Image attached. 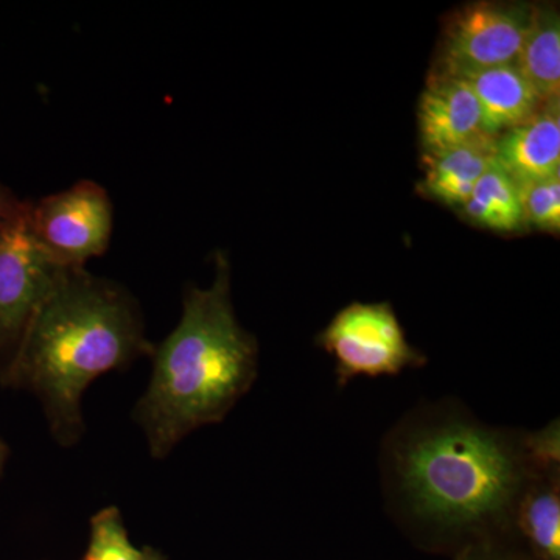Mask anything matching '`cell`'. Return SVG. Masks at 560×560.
Listing matches in <instances>:
<instances>
[{
  "label": "cell",
  "mask_w": 560,
  "mask_h": 560,
  "mask_svg": "<svg viewBox=\"0 0 560 560\" xmlns=\"http://www.w3.org/2000/svg\"><path fill=\"white\" fill-rule=\"evenodd\" d=\"M386 506L438 536L515 530L518 503L540 467L528 431L490 425L455 399L419 405L381 448Z\"/></svg>",
  "instance_id": "6da1fadb"
},
{
  "label": "cell",
  "mask_w": 560,
  "mask_h": 560,
  "mask_svg": "<svg viewBox=\"0 0 560 560\" xmlns=\"http://www.w3.org/2000/svg\"><path fill=\"white\" fill-rule=\"evenodd\" d=\"M138 301L86 268H66L40 302L0 382L38 397L62 447L84 433L83 396L108 372L151 357Z\"/></svg>",
  "instance_id": "7a4b0ae2"
},
{
  "label": "cell",
  "mask_w": 560,
  "mask_h": 560,
  "mask_svg": "<svg viewBox=\"0 0 560 560\" xmlns=\"http://www.w3.org/2000/svg\"><path fill=\"white\" fill-rule=\"evenodd\" d=\"M151 360L135 418L151 456L161 459L195 430L226 418L257 378L259 346L235 316L224 254L215 256L208 289L187 287L178 326L154 346Z\"/></svg>",
  "instance_id": "3957f363"
},
{
  "label": "cell",
  "mask_w": 560,
  "mask_h": 560,
  "mask_svg": "<svg viewBox=\"0 0 560 560\" xmlns=\"http://www.w3.org/2000/svg\"><path fill=\"white\" fill-rule=\"evenodd\" d=\"M316 342L334 357L340 386L352 378L397 375L427 363V357L407 340L388 302H352L334 316Z\"/></svg>",
  "instance_id": "277c9868"
},
{
  "label": "cell",
  "mask_w": 560,
  "mask_h": 560,
  "mask_svg": "<svg viewBox=\"0 0 560 560\" xmlns=\"http://www.w3.org/2000/svg\"><path fill=\"white\" fill-rule=\"evenodd\" d=\"M36 243L65 268H84L108 249L114 206L108 191L84 179L28 205L25 215Z\"/></svg>",
  "instance_id": "5b68a950"
},
{
  "label": "cell",
  "mask_w": 560,
  "mask_h": 560,
  "mask_svg": "<svg viewBox=\"0 0 560 560\" xmlns=\"http://www.w3.org/2000/svg\"><path fill=\"white\" fill-rule=\"evenodd\" d=\"M534 5L475 2L455 11L442 38L438 75L463 77L514 65L533 20Z\"/></svg>",
  "instance_id": "8992f818"
},
{
  "label": "cell",
  "mask_w": 560,
  "mask_h": 560,
  "mask_svg": "<svg viewBox=\"0 0 560 560\" xmlns=\"http://www.w3.org/2000/svg\"><path fill=\"white\" fill-rule=\"evenodd\" d=\"M65 270L32 237L25 219L0 228V378L40 302Z\"/></svg>",
  "instance_id": "52a82bcc"
},
{
  "label": "cell",
  "mask_w": 560,
  "mask_h": 560,
  "mask_svg": "<svg viewBox=\"0 0 560 560\" xmlns=\"http://www.w3.org/2000/svg\"><path fill=\"white\" fill-rule=\"evenodd\" d=\"M420 143L425 154L492 138L485 131L480 105L458 77L431 73L418 110Z\"/></svg>",
  "instance_id": "ba28073f"
},
{
  "label": "cell",
  "mask_w": 560,
  "mask_h": 560,
  "mask_svg": "<svg viewBox=\"0 0 560 560\" xmlns=\"http://www.w3.org/2000/svg\"><path fill=\"white\" fill-rule=\"evenodd\" d=\"M495 162L521 189L558 175L559 101L547 103L530 119L497 136Z\"/></svg>",
  "instance_id": "9c48e42d"
},
{
  "label": "cell",
  "mask_w": 560,
  "mask_h": 560,
  "mask_svg": "<svg viewBox=\"0 0 560 560\" xmlns=\"http://www.w3.org/2000/svg\"><path fill=\"white\" fill-rule=\"evenodd\" d=\"M458 79L469 84L480 105L485 131L492 138L530 119L544 106L515 62Z\"/></svg>",
  "instance_id": "30bf717a"
},
{
  "label": "cell",
  "mask_w": 560,
  "mask_h": 560,
  "mask_svg": "<svg viewBox=\"0 0 560 560\" xmlns=\"http://www.w3.org/2000/svg\"><path fill=\"white\" fill-rule=\"evenodd\" d=\"M422 191L431 200L460 209L481 176L495 162V138H486L441 153L423 154Z\"/></svg>",
  "instance_id": "8fae6325"
},
{
  "label": "cell",
  "mask_w": 560,
  "mask_h": 560,
  "mask_svg": "<svg viewBox=\"0 0 560 560\" xmlns=\"http://www.w3.org/2000/svg\"><path fill=\"white\" fill-rule=\"evenodd\" d=\"M514 529L544 560H560V469L540 470L523 492Z\"/></svg>",
  "instance_id": "7c38bea8"
},
{
  "label": "cell",
  "mask_w": 560,
  "mask_h": 560,
  "mask_svg": "<svg viewBox=\"0 0 560 560\" xmlns=\"http://www.w3.org/2000/svg\"><path fill=\"white\" fill-rule=\"evenodd\" d=\"M515 65L544 105L559 101L560 21L555 7H534Z\"/></svg>",
  "instance_id": "4fadbf2b"
},
{
  "label": "cell",
  "mask_w": 560,
  "mask_h": 560,
  "mask_svg": "<svg viewBox=\"0 0 560 560\" xmlns=\"http://www.w3.org/2000/svg\"><path fill=\"white\" fill-rule=\"evenodd\" d=\"M459 210L482 230L515 234L526 228L521 187L497 162L481 176Z\"/></svg>",
  "instance_id": "5bb4252c"
},
{
  "label": "cell",
  "mask_w": 560,
  "mask_h": 560,
  "mask_svg": "<svg viewBox=\"0 0 560 560\" xmlns=\"http://www.w3.org/2000/svg\"><path fill=\"white\" fill-rule=\"evenodd\" d=\"M135 547L119 508L101 510L91 518L90 541L81 560H142Z\"/></svg>",
  "instance_id": "9a60e30c"
},
{
  "label": "cell",
  "mask_w": 560,
  "mask_h": 560,
  "mask_svg": "<svg viewBox=\"0 0 560 560\" xmlns=\"http://www.w3.org/2000/svg\"><path fill=\"white\" fill-rule=\"evenodd\" d=\"M560 173L551 178L522 187L526 226L545 232L560 230Z\"/></svg>",
  "instance_id": "2e32d148"
},
{
  "label": "cell",
  "mask_w": 560,
  "mask_h": 560,
  "mask_svg": "<svg viewBox=\"0 0 560 560\" xmlns=\"http://www.w3.org/2000/svg\"><path fill=\"white\" fill-rule=\"evenodd\" d=\"M31 201H22L9 187L0 184V228L16 223L27 215Z\"/></svg>",
  "instance_id": "e0dca14e"
},
{
  "label": "cell",
  "mask_w": 560,
  "mask_h": 560,
  "mask_svg": "<svg viewBox=\"0 0 560 560\" xmlns=\"http://www.w3.org/2000/svg\"><path fill=\"white\" fill-rule=\"evenodd\" d=\"M7 459H9V447H7L5 442L0 440V475L5 469Z\"/></svg>",
  "instance_id": "ac0fdd59"
},
{
  "label": "cell",
  "mask_w": 560,
  "mask_h": 560,
  "mask_svg": "<svg viewBox=\"0 0 560 560\" xmlns=\"http://www.w3.org/2000/svg\"><path fill=\"white\" fill-rule=\"evenodd\" d=\"M142 560H165L162 558V555L156 550H151V548H143V558Z\"/></svg>",
  "instance_id": "d6986e66"
},
{
  "label": "cell",
  "mask_w": 560,
  "mask_h": 560,
  "mask_svg": "<svg viewBox=\"0 0 560 560\" xmlns=\"http://www.w3.org/2000/svg\"><path fill=\"white\" fill-rule=\"evenodd\" d=\"M469 560H500V559L490 558V556H475V558H471Z\"/></svg>",
  "instance_id": "ffe728a7"
}]
</instances>
